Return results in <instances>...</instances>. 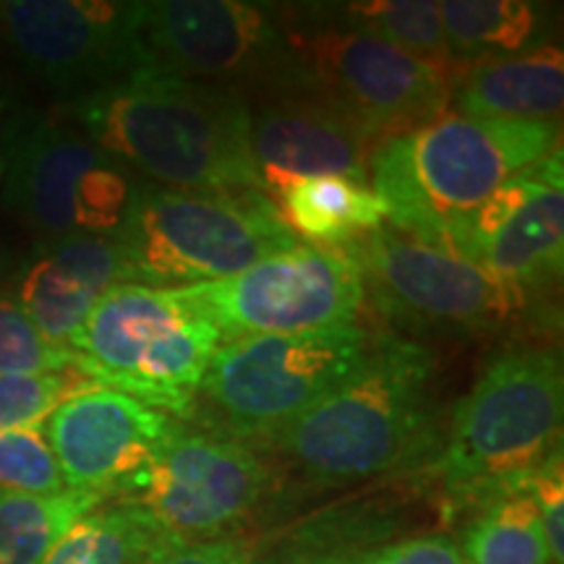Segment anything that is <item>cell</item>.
<instances>
[{"label": "cell", "instance_id": "obj_26", "mask_svg": "<svg viewBox=\"0 0 564 564\" xmlns=\"http://www.w3.org/2000/svg\"><path fill=\"white\" fill-rule=\"evenodd\" d=\"M79 371V358L68 345L51 343L34 327L17 299L0 291V373L3 377H53Z\"/></svg>", "mask_w": 564, "mask_h": 564}, {"label": "cell", "instance_id": "obj_6", "mask_svg": "<svg viewBox=\"0 0 564 564\" xmlns=\"http://www.w3.org/2000/svg\"><path fill=\"white\" fill-rule=\"evenodd\" d=\"M220 345L215 324L194 312L175 288L118 282L91 306L68 348L91 382L192 419Z\"/></svg>", "mask_w": 564, "mask_h": 564}, {"label": "cell", "instance_id": "obj_35", "mask_svg": "<svg viewBox=\"0 0 564 564\" xmlns=\"http://www.w3.org/2000/svg\"><path fill=\"white\" fill-rule=\"evenodd\" d=\"M0 32H3V6H0Z\"/></svg>", "mask_w": 564, "mask_h": 564}, {"label": "cell", "instance_id": "obj_25", "mask_svg": "<svg viewBox=\"0 0 564 564\" xmlns=\"http://www.w3.org/2000/svg\"><path fill=\"white\" fill-rule=\"evenodd\" d=\"M460 549L468 564H552L539 510L525 489L484 505Z\"/></svg>", "mask_w": 564, "mask_h": 564}, {"label": "cell", "instance_id": "obj_23", "mask_svg": "<svg viewBox=\"0 0 564 564\" xmlns=\"http://www.w3.org/2000/svg\"><path fill=\"white\" fill-rule=\"evenodd\" d=\"M165 539L139 507H95L63 533L42 564H144Z\"/></svg>", "mask_w": 564, "mask_h": 564}, {"label": "cell", "instance_id": "obj_27", "mask_svg": "<svg viewBox=\"0 0 564 564\" xmlns=\"http://www.w3.org/2000/svg\"><path fill=\"white\" fill-rule=\"evenodd\" d=\"M0 489L34 497L68 491L42 423L0 434Z\"/></svg>", "mask_w": 564, "mask_h": 564}, {"label": "cell", "instance_id": "obj_32", "mask_svg": "<svg viewBox=\"0 0 564 564\" xmlns=\"http://www.w3.org/2000/svg\"><path fill=\"white\" fill-rule=\"evenodd\" d=\"M9 129H11V121H3V116H0V186H3V178H6V160H9Z\"/></svg>", "mask_w": 564, "mask_h": 564}, {"label": "cell", "instance_id": "obj_22", "mask_svg": "<svg viewBox=\"0 0 564 564\" xmlns=\"http://www.w3.org/2000/svg\"><path fill=\"white\" fill-rule=\"evenodd\" d=\"M340 11L352 26L390 42L392 47L432 68L453 91L470 70L449 45L440 3L434 0H361L340 6Z\"/></svg>", "mask_w": 564, "mask_h": 564}, {"label": "cell", "instance_id": "obj_34", "mask_svg": "<svg viewBox=\"0 0 564 564\" xmlns=\"http://www.w3.org/2000/svg\"><path fill=\"white\" fill-rule=\"evenodd\" d=\"M264 564H337V562H324V560H314V556L291 554V556H285V560H272V562H264Z\"/></svg>", "mask_w": 564, "mask_h": 564}, {"label": "cell", "instance_id": "obj_29", "mask_svg": "<svg viewBox=\"0 0 564 564\" xmlns=\"http://www.w3.org/2000/svg\"><path fill=\"white\" fill-rule=\"evenodd\" d=\"M531 494L535 510H539L544 539L552 554V562L562 564L564 560V474H562V453H554L541 465L525 484Z\"/></svg>", "mask_w": 564, "mask_h": 564}, {"label": "cell", "instance_id": "obj_4", "mask_svg": "<svg viewBox=\"0 0 564 564\" xmlns=\"http://www.w3.org/2000/svg\"><path fill=\"white\" fill-rule=\"evenodd\" d=\"M564 413L562 361L549 348H510L494 356L455 405L436 470L460 505H489L525 489L560 453Z\"/></svg>", "mask_w": 564, "mask_h": 564}, {"label": "cell", "instance_id": "obj_24", "mask_svg": "<svg viewBox=\"0 0 564 564\" xmlns=\"http://www.w3.org/2000/svg\"><path fill=\"white\" fill-rule=\"evenodd\" d=\"M102 502L76 491L34 497L0 489V564H42L63 533Z\"/></svg>", "mask_w": 564, "mask_h": 564}, {"label": "cell", "instance_id": "obj_12", "mask_svg": "<svg viewBox=\"0 0 564 564\" xmlns=\"http://www.w3.org/2000/svg\"><path fill=\"white\" fill-rule=\"evenodd\" d=\"M147 68L251 97L288 89L291 51L278 6L246 0L141 3Z\"/></svg>", "mask_w": 564, "mask_h": 564}, {"label": "cell", "instance_id": "obj_2", "mask_svg": "<svg viewBox=\"0 0 564 564\" xmlns=\"http://www.w3.org/2000/svg\"><path fill=\"white\" fill-rule=\"evenodd\" d=\"M434 371L426 345L377 335L348 379L264 444L319 486L415 468L436 447Z\"/></svg>", "mask_w": 564, "mask_h": 564}, {"label": "cell", "instance_id": "obj_15", "mask_svg": "<svg viewBox=\"0 0 564 564\" xmlns=\"http://www.w3.org/2000/svg\"><path fill=\"white\" fill-rule=\"evenodd\" d=\"M453 257L484 267L523 299L552 285L564 262L562 150L512 175L465 217Z\"/></svg>", "mask_w": 564, "mask_h": 564}, {"label": "cell", "instance_id": "obj_10", "mask_svg": "<svg viewBox=\"0 0 564 564\" xmlns=\"http://www.w3.org/2000/svg\"><path fill=\"white\" fill-rule=\"evenodd\" d=\"M343 249L358 267L366 303L405 333L486 335L510 322L525 301L484 267L415 241L387 223Z\"/></svg>", "mask_w": 564, "mask_h": 564}, {"label": "cell", "instance_id": "obj_31", "mask_svg": "<svg viewBox=\"0 0 564 564\" xmlns=\"http://www.w3.org/2000/svg\"><path fill=\"white\" fill-rule=\"evenodd\" d=\"M249 544L238 539L173 541L165 539L144 564H251Z\"/></svg>", "mask_w": 564, "mask_h": 564}, {"label": "cell", "instance_id": "obj_14", "mask_svg": "<svg viewBox=\"0 0 564 564\" xmlns=\"http://www.w3.org/2000/svg\"><path fill=\"white\" fill-rule=\"evenodd\" d=\"M0 6V34L17 61L70 100L147 68L141 3L11 0Z\"/></svg>", "mask_w": 564, "mask_h": 564}, {"label": "cell", "instance_id": "obj_21", "mask_svg": "<svg viewBox=\"0 0 564 564\" xmlns=\"http://www.w3.org/2000/svg\"><path fill=\"white\" fill-rule=\"evenodd\" d=\"M440 17L468 68L533 51L546 26V11L531 0H444Z\"/></svg>", "mask_w": 564, "mask_h": 564}, {"label": "cell", "instance_id": "obj_20", "mask_svg": "<svg viewBox=\"0 0 564 564\" xmlns=\"http://www.w3.org/2000/svg\"><path fill=\"white\" fill-rule=\"evenodd\" d=\"M274 196L282 223L312 246L343 249L387 223L371 183L345 175H314L280 186Z\"/></svg>", "mask_w": 564, "mask_h": 564}, {"label": "cell", "instance_id": "obj_8", "mask_svg": "<svg viewBox=\"0 0 564 564\" xmlns=\"http://www.w3.org/2000/svg\"><path fill=\"white\" fill-rule=\"evenodd\" d=\"M371 343L373 335L358 324L228 340L212 356L199 398L220 434L267 442L348 379Z\"/></svg>", "mask_w": 564, "mask_h": 564}, {"label": "cell", "instance_id": "obj_3", "mask_svg": "<svg viewBox=\"0 0 564 564\" xmlns=\"http://www.w3.org/2000/svg\"><path fill=\"white\" fill-rule=\"evenodd\" d=\"M560 147L556 123L494 121L444 110L403 137L387 139L369 160V183L387 225L453 253L468 215L512 175Z\"/></svg>", "mask_w": 564, "mask_h": 564}, {"label": "cell", "instance_id": "obj_16", "mask_svg": "<svg viewBox=\"0 0 564 564\" xmlns=\"http://www.w3.org/2000/svg\"><path fill=\"white\" fill-rule=\"evenodd\" d=\"M173 419L129 394L82 390L42 421L68 491L108 499L144 468Z\"/></svg>", "mask_w": 564, "mask_h": 564}, {"label": "cell", "instance_id": "obj_7", "mask_svg": "<svg viewBox=\"0 0 564 564\" xmlns=\"http://www.w3.org/2000/svg\"><path fill=\"white\" fill-rule=\"evenodd\" d=\"M340 9V6H337ZM291 84L361 123L382 144L447 110L453 87L390 42L352 26L333 6L280 9Z\"/></svg>", "mask_w": 564, "mask_h": 564}, {"label": "cell", "instance_id": "obj_9", "mask_svg": "<svg viewBox=\"0 0 564 564\" xmlns=\"http://www.w3.org/2000/svg\"><path fill=\"white\" fill-rule=\"evenodd\" d=\"M3 194L40 241L112 236L139 178L68 118L17 116Z\"/></svg>", "mask_w": 564, "mask_h": 564}, {"label": "cell", "instance_id": "obj_33", "mask_svg": "<svg viewBox=\"0 0 564 564\" xmlns=\"http://www.w3.org/2000/svg\"><path fill=\"white\" fill-rule=\"evenodd\" d=\"M11 267H13V253L9 251V246L0 241V282L9 278Z\"/></svg>", "mask_w": 564, "mask_h": 564}, {"label": "cell", "instance_id": "obj_17", "mask_svg": "<svg viewBox=\"0 0 564 564\" xmlns=\"http://www.w3.org/2000/svg\"><path fill=\"white\" fill-rule=\"evenodd\" d=\"M251 152L264 194L314 175H345L369 183V160L379 141L337 110L303 89H280L249 102Z\"/></svg>", "mask_w": 564, "mask_h": 564}, {"label": "cell", "instance_id": "obj_18", "mask_svg": "<svg viewBox=\"0 0 564 564\" xmlns=\"http://www.w3.org/2000/svg\"><path fill=\"white\" fill-rule=\"evenodd\" d=\"M11 295L51 343L68 345L97 301L129 282L123 253L112 236H70L40 241L13 272Z\"/></svg>", "mask_w": 564, "mask_h": 564}, {"label": "cell", "instance_id": "obj_11", "mask_svg": "<svg viewBox=\"0 0 564 564\" xmlns=\"http://www.w3.org/2000/svg\"><path fill=\"white\" fill-rule=\"evenodd\" d=\"M215 324L225 343L352 327L366 306L364 282L345 249L293 246L225 280L175 288Z\"/></svg>", "mask_w": 564, "mask_h": 564}, {"label": "cell", "instance_id": "obj_1", "mask_svg": "<svg viewBox=\"0 0 564 564\" xmlns=\"http://www.w3.org/2000/svg\"><path fill=\"white\" fill-rule=\"evenodd\" d=\"M66 118L158 186L264 192L251 152L249 100L238 89L141 68L70 100Z\"/></svg>", "mask_w": 564, "mask_h": 564}, {"label": "cell", "instance_id": "obj_30", "mask_svg": "<svg viewBox=\"0 0 564 564\" xmlns=\"http://www.w3.org/2000/svg\"><path fill=\"white\" fill-rule=\"evenodd\" d=\"M350 564H468L457 541L447 535H419L364 552Z\"/></svg>", "mask_w": 564, "mask_h": 564}, {"label": "cell", "instance_id": "obj_19", "mask_svg": "<svg viewBox=\"0 0 564 564\" xmlns=\"http://www.w3.org/2000/svg\"><path fill=\"white\" fill-rule=\"evenodd\" d=\"M457 110L494 121L554 123L564 105V58L560 47L478 63L453 91Z\"/></svg>", "mask_w": 564, "mask_h": 564}, {"label": "cell", "instance_id": "obj_13", "mask_svg": "<svg viewBox=\"0 0 564 564\" xmlns=\"http://www.w3.org/2000/svg\"><path fill=\"white\" fill-rule=\"evenodd\" d=\"M270 470L251 444L173 421L165 440L118 491L173 541H215L262 502Z\"/></svg>", "mask_w": 564, "mask_h": 564}, {"label": "cell", "instance_id": "obj_5", "mask_svg": "<svg viewBox=\"0 0 564 564\" xmlns=\"http://www.w3.org/2000/svg\"><path fill=\"white\" fill-rule=\"evenodd\" d=\"M129 282L192 288L249 270L299 246L274 202L259 188L192 192L139 181L112 232Z\"/></svg>", "mask_w": 564, "mask_h": 564}, {"label": "cell", "instance_id": "obj_28", "mask_svg": "<svg viewBox=\"0 0 564 564\" xmlns=\"http://www.w3.org/2000/svg\"><path fill=\"white\" fill-rule=\"evenodd\" d=\"M74 373H53V377H3L0 373V434L37 426L63 400L82 392L76 390Z\"/></svg>", "mask_w": 564, "mask_h": 564}]
</instances>
